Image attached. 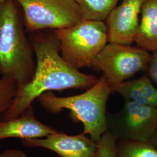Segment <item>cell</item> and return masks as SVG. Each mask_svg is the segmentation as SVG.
Here are the masks:
<instances>
[{"label":"cell","instance_id":"277c9868","mask_svg":"<svg viewBox=\"0 0 157 157\" xmlns=\"http://www.w3.org/2000/svg\"><path fill=\"white\" fill-rule=\"evenodd\" d=\"M54 30L62 58L78 70L91 67L108 43L107 26L102 21L83 19L72 27Z\"/></svg>","mask_w":157,"mask_h":157},{"label":"cell","instance_id":"52a82bcc","mask_svg":"<svg viewBox=\"0 0 157 157\" xmlns=\"http://www.w3.org/2000/svg\"><path fill=\"white\" fill-rule=\"evenodd\" d=\"M107 126L117 141L150 143L157 129V108L125 101L119 111L107 113Z\"/></svg>","mask_w":157,"mask_h":157},{"label":"cell","instance_id":"9a60e30c","mask_svg":"<svg viewBox=\"0 0 157 157\" xmlns=\"http://www.w3.org/2000/svg\"><path fill=\"white\" fill-rule=\"evenodd\" d=\"M17 85L11 78H0V120L1 116L9 109L17 95Z\"/></svg>","mask_w":157,"mask_h":157},{"label":"cell","instance_id":"4fadbf2b","mask_svg":"<svg viewBox=\"0 0 157 157\" xmlns=\"http://www.w3.org/2000/svg\"><path fill=\"white\" fill-rule=\"evenodd\" d=\"M84 19L106 21L120 0H75Z\"/></svg>","mask_w":157,"mask_h":157},{"label":"cell","instance_id":"6da1fadb","mask_svg":"<svg viewBox=\"0 0 157 157\" xmlns=\"http://www.w3.org/2000/svg\"><path fill=\"white\" fill-rule=\"evenodd\" d=\"M36 58L33 77L28 84L17 87L11 106L1 120L17 118L42 94L69 89H89L98 78L80 72L62 58L54 30H42L29 36Z\"/></svg>","mask_w":157,"mask_h":157},{"label":"cell","instance_id":"7c38bea8","mask_svg":"<svg viewBox=\"0 0 157 157\" xmlns=\"http://www.w3.org/2000/svg\"><path fill=\"white\" fill-rule=\"evenodd\" d=\"M135 43L148 52L157 50V0H145Z\"/></svg>","mask_w":157,"mask_h":157},{"label":"cell","instance_id":"3957f363","mask_svg":"<svg viewBox=\"0 0 157 157\" xmlns=\"http://www.w3.org/2000/svg\"><path fill=\"white\" fill-rule=\"evenodd\" d=\"M111 93V84L103 75L82 94L58 97L48 91L39 96L37 100L41 107L51 113L69 110L71 119L83 124V133L98 143L107 132V105Z\"/></svg>","mask_w":157,"mask_h":157},{"label":"cell","instance_id":"e0dca14e","mask_svg":"<svg viewBox=\"0 0 157 157\" xmlns=\"http://www.w3.org/2000/svg\"><path fill=\"white\" fill-rule=\"evenodd\" d=\"M147 75L157 87V50L152 52L147 69Z\"/></svg>","mask_w":157,"mask_h":157},{"label":"cell","instance_id":"7a4b0ae2","mask_svg":"<svg viewBox=\"0 0 157 157\" xmlns=\"http://www.w3.org/2000/svg\"><path fill=\"white\" fill-rule=\"evenodd\" d=\"M26 32L15 0L0 2V75L13 80L17 87L29 83L36 69L33 48Z\"/></svg>","mask_w":157,"mask_h":157},{"label":"cell","instance_id":"d6986e66","mask_svg":"<svg viewBox=\"0 0 157 157\" xmlns=\"http://www.w3.org/2000/svg\"><path fill=\"white\" fill-rule=\"evenodd\" d=\"M150 143L153 146V147H154L157 150V129Z\"/></svg>","mask_w":157,"mask_h":157},{"label":"cell","instance_id":"5b68a950","mask_svg":"<svg viewBox=\"0 0 157 157\" xmlns=\"http://www.w3.org/2000/svg\"><path fill=\"white\" fill-rule=\"evenodd\" d=\"M22 11L26 31L69 28L82 20L75 0H15Z\"/></svg>","mask_w":157,"mask_h":157},{"label":"cell","instance_id":"5bb4252c","mask_svg":"<svg viewBox=\"0 0 157 157\" xmlns=\"http://www.w3.org/2000/svg\"><path fill=\"white\" fill-rule=\"evenodd\" d=\"M117 157H157V150L149 143L117 141Z\"/></svg>","mask_w":157,"mask_h":157},{"label":"cell","instance_id":"ffe728a7","mask_svg":"<svg viewBox=\"0 0 157 157\" xmlns=\"http://www.w3.org/2000/svg\"><path fill=\"white\" fill-rule=\"evenodd\" d=\"M6 0H0V2H2V1H4Z\"/></svg>","mask_w":157,"mask_h":157},{"label":"cell","instance_id":"30bf717a","mask_svg":"<svg viewBox=\"0 0 157 157\" xmlns=\"http://www.w3.org/2000/svg\"><path fill=\"white\" fill-rule=\"evenodd\" d=\"M57 132L37 119L32 105L17 118L0 120V140L11 138L21 140L42 138Z\"/></svg>","mask_w":157,"mask_h":157},{"label":"cell","instance_id":"ac0fdd59","mask_svg":"<svg viewBox=\"0 0 157 157\" xmlns=\"http://www.w3.org/2000/svg\"><path fill=\"white\" fill-rule=\"evenodd\" d=\"M0 157H27V155L20 150L9 149L1 153Z\"/></svg>","mask_w":157,"mask_h":157},{"label":"cell","instance_id":"ba28073f","mask_svg":"<svg viewBox=\"0 0 157 157\" xmlns=\"http://www.w3.org/2000/svg\"><path fill=\"white\" fill-rule=\"evenodd\" d=\"M145 0H122L109 13L107 21L108 42L124 45L135 43L141 7Z\"/></svg>","mask_w":157,"mask_h":157},{"label":"cell","instance_id":"8fae6325","mask_svg":"<svg viewBox=\"0 0 157 157\" xmlns=\"http://www.w3.org/2000/svg\"><path fill=\"white\" fill-rule=\"evenodd\" d=\"M112 90L121 95L124 101H133L157 108V88L147 75L124 81Z\"/></svg>","mask_w":157,"mask_h":157},{"label":"cell","instance_id":"8992f818","mask_svg":"<svg viewBox=\"0 0 157 157\" xmlns=\"http://www.w3.org/2000/svg\"><path fill=\"white\" fill-rule=\"evenodd\" d=\"M150 56L148 51L137 46L109 43L91 67L104 73L112 89L135 74L147 71Z\"/></svg>","mask_w":157,"mask_h":157},{"label":"cell","instance_id":"9c48e42d","mask_svg":"<svg viewBox=\"0 0 157 157\" xmlns=\"http://www.w3.org/2000/svg\"><path fill=\"white\" fill-rule=\"evenodd\" d=\"M29 148H43L56 153L59 157H98V143L83 132L68 135L57 132L45 137L22 140Z\"/></svg>","mask_w":157,"mask_h":157},{"label":"cell","instance_id":"2e32d148","mask_svg":"<svg viewBox=\"0 0 157 157\" xmlns=\"http://www.w3.org/2000/svg\"><path fill=\"white\" fill-rule=\"evenodd\" d=\"M117 142L115 137L106 132L98 143V157H117Z\"/></svg>","mask_w":157,"mask_h":157}]
</instances>
